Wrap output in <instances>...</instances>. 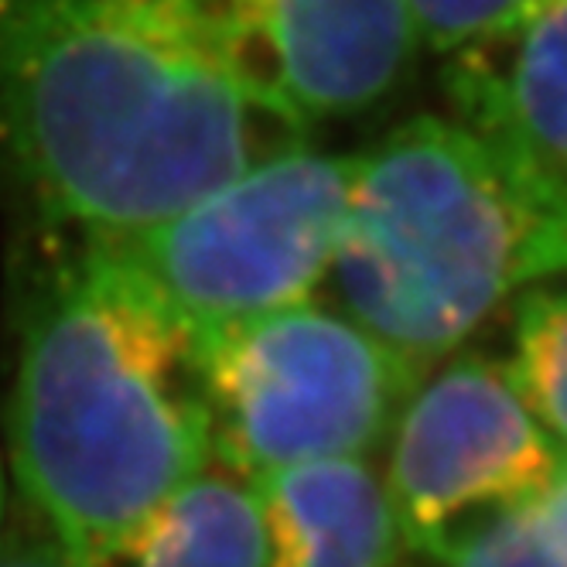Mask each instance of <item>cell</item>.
Listing matches in <instances>:
<instances>
[{"label": "cell", "instance_id": "obj_1", "mask_svg": "<svg viewBox=\"0 0 567 567\" xmlns=\"http://www.w3.org/2000/svg\"><path fill=\"white\" fill-rule=\"evenodd\" d=\"M301 144L178 0H0V182L59 239H120Z\"/></svg>", "mask_w": 567, "mask_h": 567}, {"label": "cell", "instance_id": "obj_2", "mask_svg": "<svg viewBox=\"0 0 567 567\" xmlns=\"http://www.w3.org/2000/svg\"><path fill=\"white\" fill-rule=\"evenodd\" d=\"M55 254L24 301L8 403V475L34 534L103 560L213 462L192 336L103 243Z\"/></svg>", "mask_w": 567, "mask_h": 567}, {"label": "cell", "instance_id": "obj_3", "mask_svg": "<svg viewBox=\"0 0 567 567\" xmlns=\"http://www.w3.org/2000/svg\"><path fill=\"white\" fill-rule=\"evenodd\" d=\"M567 274V192L455 116L355 154L329 267L336 308L417 380L499 305Z\"/></svg>", "mask_w": 567, "mask_h": 567}, {"label": "cell", "instance_id": "obj_4", "mask_svg": "<svg viewBox=\"0 0 567 567\" xmlns=\"http://www.w3.org/2000/svg\"><path fill=\"white\" fill-rule=\"evenodd\" d=\"M355 154L305 141L120 239H93L127 267L192 342L311 301L346 219Z\"/></svg>", "mask_w": 567, "mask_h": 567}, {"label": "cell", "instance_id": "obj_5", "mask_svg": "<svg viewBox=\"0 0 567 567\" xmlns=\"http://www.w3.org/2000/svg\"><path fill=\"white\" fill-rule=\"evenodd\" d=\"M213 462L260 478L291 465L370 458L417 377L339 308L270 311L195 342Z\"/></svg>", "mask_w": 567, "mask_h": 567}, {"label": "cell", "instance_id": "obj_6", "mask_svg": "<svg viewBox=\"0 0 567 567\" xmlns=\"http://www.w3.org/2000/svg\"><path fill=\"white\" fill-rule=\"evenodd\" d=\"M564 462L506 362L455 352L403 400L383 482L408 550L431 557L462 526L540 496Z\"/></svg>", "mask_w": 567, "mask_h": 567}, {"label": "cell", "instance_id": "obj_7", "mask_svg": "<svg viewBox=\"0 0 567 567\" xmlns=\"http://www.w3.org/2000/svg\"><path fill=\"white\" fill-rule=\"evenodd\" d=\"M213 59L301 137L370 110L421 49L408 0H178Z\"/></svg>", "mask_w": 567, "mask_h": 567}, {"label": "cell", "instance_id": "obj_8", "mask_svg": "<svg viewBox=\"0 0 567 567\" xmlns=\"http://www.w3.org/2000/svg\"><path fill=\"white\" fill-rule=\"evenodd\" d=\"M444 59L452 116L567 192V0H523Z\"/></svg>", "mask_w": 567, "mask_h": 567}, {"label": "cell", "instance_id": "obj_9", "mask_svg": "<svg viewBox=\"0 0 567 567\" xmlns=\"http://www.w3.org/2000/svg\"><path fill=\"white\" fill-rule=\"evenodd\" d=\"M274 567H400L408 540L370 458H329L254 478Z\"/></svg>", "mask_w": 567, "mask_h": 567}, {"label": "cell", "instance_id": "obj_10", "mask_svg": "<svg viewBox=\"0 0 567 567\" xmlns=\"http://www.w3.org/2000/svg\"><path fill=\"white\" fill-rule=\"evenodd\" d=\"M93 567H274L257 485L209 465Z\"/></svg>", "mask_w": 567, "mask_h": 567}, {"label": "cell", "instance_id": "obj_11", "mask_svg": "<svg viewBox=\"0 0 567 567\" xmlns=\"http://www.w3.org/2000/svg\"><path fill=\"white\" fill-rule=\"evenodd\" d=\"M506 373L526 411L567 455V274L537 280L516 298Z\"/></svg>", "mask_w": 567, "mask_h": 567}, {"label": "cell", "instance_id": "obj_12", "mask_svg": "<svg viewBox=\"0 0 567 567\" xmlns=\"http://www.w3.org/2000/svg\"><path fill=\"white\" fill-rule=\"evenodd\" d=\"M427 560L434 567H567V462L540 496L462 526Z\"/></svg>", "mask_w": 567, "mask_h": 567}, {"label": "cell", "instance_id": "obj_13", "mask_svg": "<svg viewBox=\"0 0 567 567\" xmlns=\"http://www.w3.org/2000/svg\"><path fill=\"white\" fill-rule=\"evenodd\" d=\"M421 49L452 55L496 31L523 0H408Z\"/></svg>", "mask_w": 567, "mask_h": 567}, {"label": "cell", "instance_id": "obj_14", "mask_svg": "<svg viewBox=\"0 0 567 567\" xmlns=\"http://www.w3.org/2000/svg\"><path fill=\"white\" fill-rule=\"evenodd\" d=\"M0 567H75V564L28 526V530L18 534L4 530V537H0Z\"/></svg>", "mask_w": 567, "mask_h": 567}, {"label": "cell", "instance_id": "obj_15", "mask_svg": "<svg viewBox=\"0 0 567 567\" xmlns=\"http://www.w3.org/2000/svg\"><path fill=\"white\" fill-rule=\"evenodd\" d=\"M4 516H8V472H4V458H0V537H4Z\"/></svg>", "mask_w": 567, "mask_h": 567}]
</instances>
